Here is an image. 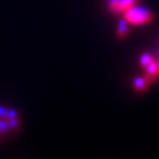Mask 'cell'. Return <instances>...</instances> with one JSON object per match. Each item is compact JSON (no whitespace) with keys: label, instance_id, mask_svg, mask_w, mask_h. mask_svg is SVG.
I'll return each mask as SVG.
<instances>
[{"label":"cell","instance_id":"obj_5","mask_svg":"<svg viewBox=\"0 0 159 159\" xmlns=\"http://www.w3.org/2000/svg\"><path fill=\"white\" fill-rule=\"evenodd\" d=\"M153 59H152V57L150 56V54H143L142 57H140V65H142L143 67H145L148 64H150L151 61H152Z\"/></svg>","mask_w":159,"mask_h":159},{"label":"cell","instance_id":"obj_2","mask_svg":"<svg viewBox=\"0 0 159 159\" xmlns=\"http://www.w3.org/2000/svg\"><path fill=\"white\" fill-rule=\"evenodd\" d=\"M138 0H108L110 10L113 12H125L134 5Z\"/></svg>","mask_w":159,"mask_h":159},{"label":"cell","instance_id":"obj_1","mask_svg":"<svg viewBox=\"0 0 159 159\" xmlns=\"http://www.w3.org/2000/svg\"><path fill=\"white\" fill-rule=\"evenodd\" d=\"M153 18L152 13L142 7H134L132 6L127 11L124 12V19L127 23L137 24V25H143V24L148 23Z\"/></svg>","mask_w":159,"mask_h":159},{"label":"cell","instance_id":"obj_4","mask_svg":"<svg viewBox=\"0 0 159 159\" xmlns=\"http://www.w3.org/2000/svg\"><path fill=\"white\" fill-rule=\"evenodd\" d=\"M127 32V21L123 18L119 21V27H118V34L120 37H124Z\"/></svg>","mask_w":159,"mask_h":159},{"label":"cell","instance_id":"obj_3","mask_svg":"<svg viewBox=\"0 0 159 159\" xmlns=\"http://www.w3.org/2000/svg\"><path fill=\"white\" fill-rule=\"evenodd\" d=\"M148 81L145 77H138L136 79L133 80V86H134V89L138 90V91H143V90H145L148 85Z\"/></svg>","mask_w":159,"mask_h":159}]
</instances>
